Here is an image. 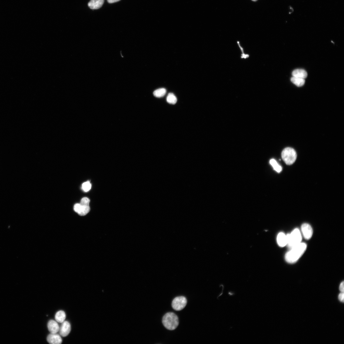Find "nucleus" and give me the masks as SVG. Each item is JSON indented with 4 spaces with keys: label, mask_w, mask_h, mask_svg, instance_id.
<instances>
[{
    "label": "nucleus",
    "mask_w": 344,
    "mask_h": 344,
    "mask_svg": "<svg viewBox=\"0 0 344 344\" xmlns=\"http://www.w3.org/2000/svg\"><path fill=\"white\" fill-rule=\"evenodd\" d=\"M307 245L305 243H301L290 248L285 255L286 261L290 264H293L297 261L306 250Z\"/></svg>",
    "instance_id": "f257e3e1"
},
{
    "label": "nucleus",
    "mask_w": 344,
    "mask_h": 344,
    "mask_svg": "<svg viewBox=\"0 0 344 344\" xmlns=\"http://www.w3.org/2000/svg\"><path fill=\"white\" fill-rule=\"evenodd\" d=\"M162 323L166 329L173 330L176 329L179 325V318L174 313H168L163 316Z\"/></svg>",
    "instance_id": "f03ea898"
},
{
    "label": "nucleus",
    "mask_w": 344,
    "mask_h": 344,
    "mask_svg": "<svg viewBox=\"0 0 344 344\" xmlns=\"http://www.w3.org/2000/svg\"><path fill=\"white\" fill-rule=\"evenodd\" d=\"M287 245L288 247L291 248L301 243L302 236L298 228L294 229L292 232L286 235Z\"/></svg>",
    "instance_id": "7ed1b4c3"
},
{
    "label": "nucleus",
    "mask_w": 344,
    "mask_h": 344,
    "mask_svg": "<svg viewBox=\"0 0 344 344\" xmlns=\"http://www.w3.org/2000/svg\"><path fill=\"white\" fill-rule=\"evenodd\" d=\"M281 157L283 160L287 165H291L295 162L297 155L294 149L288 147L283 151Z\"/></svg>",
    "instance_id": "20e7f679"
},
{
    "label": "nucleus",
    "mask_w": 344,
    "mask_h": 344,
    "mask_svg": "<svg viewBox=\"0 0 344 344\" xmlns=\"http://www.w3.org/2000/svg\"><path fill=\"white\" fill-rule=\"evenodd\" d=\"M187 303L186 298L184 296L177 297L174 299L172 303L173 308L176 311H179L183 309Z\"/></svg>",
    "instance_id": "39448f33"
},
{
    "label": "nucleus",
    "mask_w": 344,
    "mask_h": 344,
    "mask_svg": "<svg viewBox=\"0 0 344 344\" xmlns=\"http://www.w3.org/2000/svg\"><path fill=\"white\" fill-rule=\"evenodd\" d=\"M301 230L306 239L309 240L312 238L313 234V229L309 224L307 223L303 224L301 226Z\"/></svg>",
    "instance_id": "423d86ee"
},
{
    "label": "nucleus",
    "mask_w": 344,
    "mask_h": 344,
    "mask_svg": "<svg viewBox=\"0 0 344 344\" xmlns=\"http://www.w3.org/2000/svg\"><path fill=\"white\" fill-rule=\"evenodd\" d=\"M71 325L68 321H64L59 327V332L60 335L63 337L68 335L71 331Z\"/></svg>",
    "instance_id": "0eeeda50"
},
{
    "label": "nucleus",
    "mask_w": 344,
    "mask_h": 344,
    "mask_svg": "<svg viewBox=\"0 0 344 344\" xmlns=\"http://www.w3.org/2000/svg\"><path fill=\"white\" fill-rule=\"evenodd\" d=\"M47 341L50 344H60L62 342L60 336L57 333H51L47 337Z\"/></svg>",
    "instance_id": "6e6552de"
},
{
    "label": "nucleus",
    "mask_w": 344,
    "mask_h": 344,
    "mask_svg": "<svg viewBox=\"0 0 344 344\" xmlns=\"http://www.w3.org/2000/svg\"><path fill=\"white\" fill-rule=\"evenodd\" d=\"M48 328L51 333H57L59 331V326L57 322L54 320H50L49 321Z\"/></svg>",
    "instance_id": "1a4fd4ad"
},
{
    "label": "nucleus",
    "mask_w": 344,
    "mask_h": 344,
    "mask_svg": "<svg viewBox=\"0 0 344 344\" xmlns=\"http://www.w3.org/2000/svg\"><path fill=\"white\" fill-rule=\"evenodd\" d=\"M104 0H91L88 4L89 8L92 9H97L102 7Z\"/></svg>",
    "instance_id": "9d476101"
},
{
    "label": "nucleus",
    "mask_w": 344,
    "mask_h": 344,
    "mask_svg": "<svg viewBox=\"0 0 344 344\" xmlns=\"http://www.w3.org/2000/svg\"><path fill=\"white\" fill-rule=\"evenodd\" d=\"M277 242L278 245L281 247H284L287 245L286 235L284 233L280 232L278 235Z\"/></svg>",
    "instance_id": "9b49d317"
},
{
    "label": "nucleus",
    "mask_w": 344,
    "mask_h": 344,
    "mask_svg": "<svg viewBox=\"0 0 344 344\" xmlns=\"http://www.w3.org/2000/svg\"><path fill=\"white\" fill-rule=\"evenodd\" d=\"M293 77L306 78L308 76V73L304 70L302 69H297L294 70L292 73Z\"/></svg>",
    "instance_id": "f8f14e48"
},
{
    "label": "nucleus",
    "mask_w": 344,
    "mask_h": 344,
    "mask_svg": "<svg viewBox=\"0 0 344 344\" xmlns=\"http://www.w3.org/2000/svg\"><path fill=\"white\" fill-rule=\"evenodd\" d=\"M291 81L293 84L298 87L303 86L305 83V79L298 77H293L291 78Z\"/></svg>",
    "instance_id": "ddd939ff"
},
{
    "label": "nucleus",
    "mask_w": 344,
    "mask_h": 344,
    "mask_svg": "<svg viewBox=\"0 0 344 344\" xmlns=\"http://www.w3.org/2000/svg\"><path fill=\"white\" fill-rule=\"evenodd\" d=\"M66 317V314L64 312L61 310L57 313L55 315V318L56 321L62 323L64 321Z\"/></svg>",
    "instance_id": "4468645a"
},
{
    "label": "nucleus",
    "mask_w": 344,
    "mask_h": 344,
    "mask_svg": "<svg viewBox=\"0 0 344 344\" xmlns=\"http://www.w3.org/2000/svg\"><path fill=\"white\" fill-rule=\"evenodd\" d=\"M90 210L89 206H85L81 205L79 210L77 213L81 216H84L89 213Z\"/></svg>",
    "instance_id": "2eb2a0df"
},
{
    "label": "nucleus",
    "mask_w": 344,
    "mask_h": 344,
    "mask_svg": "<svg viewBox=\"0 0 344 344\" xmlns=\"http://www.w3.org/2000/svg\"><path fill=\"white\" fill-rule=\"evenodd\" d=\"M270 164L273 167L274 170L276 172L280 173L282 171V168L277 162L274 159H272L270 160Z\"/></svg>",
    "instance_id": "dca6fc26"
},
{
    "label": "nucleus",
    "mask_w": 344,
    "mask_h": 344,
    "mask_svg": "<svg viewBox=\"0 0 344 344\" xmlns=\"http://www.w3.org/2000/svg\"><path fill=\"white\" fill-rule=\"evenodd\" d=\"M166 92V90L164 88H161L155 91L153 95L157 98H161L164 96Z\"/></svg>",
    "instance_id": "f3484780"
},
{
    "label": "nucleus",
    "mask_w": 344,
    "mask_h": 344,
    "mask_svg": "<svg viewBox=\"0 0 344 344\" xmlns=\"http://www.w3.org/2000/svg\"><path fill=\"white\" fill-rule=\"evenodd\" d=\"M167 101L168 103L170 104L174 105L176 104L177 99L174 94L172 93L168 94L167 97Z\"/></svg>",
    "instance_id": "a211bd4d"
},
{
    "label": "nucleus",
    "mask_w": 344,
    "mask_h": 344,
    "mask_svg": "<svg viewBox=\"0 0 344 344\" xmlns=\"http://www.w3.org/2000/svg\"><path fill=\"white\" fill-rule=\"evenodd\" d=\"M92 185L89 181L84 183L82 185V188L84 191L85 192L89 191L91 188Z\"/></svg>",
    "instance_id": "6ab92c4d"
},
{
    "label": "nucleus",
    "mask_w": 344,
    "mask_h": 344,
    "mask_svg": "<svg viewBox=\"0 0 344 344\" xmlns=\"http://www.w3.org/2000/svg\"><path fill=\"white\" fill-rule=\"evenodd\" d=\"M90 202V200L89 198L84 197L81 200L80 204L82 205L89 206Z\"/></svg>",
    "instance_id": "aec40b11"
},
{
    "label": "nucleus",
    "mask_w": 344,
    "mask_h": 344,
    "mask_svg": "<svg viewBox=\"0 0 344 344\" xmlns=\"http://www.w3.org/2000/svg\"><path fill=\"white\" fill-rule=\"evenodd\" d=\"M344 293H341L339 294V300L341 302H344Z\"/></svg>",
    "instance_id": "412c9836"
},
{
    "label": "nucleus",
    "mask_w": 344,
    "mask_h": 344,
    "mask_svg": "<svg viewBox=\"0 0 344 344\" xmlns=\"http://www.w3.org/2000/svg\"><path fill=\"white\" fill-rule=\"evenodd\" d=\"M339 289H340V290L343 293V292H344V282H343L341 283V284L340 285V287H339Z\"/></svg>",
    "instance_id": "4be33fe9"
},
{
    "label": "nucleus",
    "mask_w": 344,
    "mask_h": 344,
    "mask_svg": "<svg viewBox=\"0 0 344 344\" xmlns=\"http://www.w3.org/2000/svg\"><path fill=\"white\" fill-rule=\"evenodd\" d=\"M120 1V0H107V2L109 3H113L116 2Z\"/></svg>",
    "instance_id": "5701e85b"
},
{
    "label": "nucleus",
    "mask_w": 344,
    "mask_h": 344,
    "mask_svg": "<svg viewBox=\"0 0 344 344\" xmlns=\"http://www.w3.org/2000/svg\"><path fill=\"white\" fill-rule=\"evenodd\" d=\"M249 56L248 55H245L244 53H242L241 57V58H244L245 59L247 58Z\"/></svg>",
    "instance_id": "b1692460"
},
{
    "label": "nucleus",
    "mask_w": 344,
    "mask_h": 344,
    "mask_svg": "<svg viewBox=\"0 0 344 344\" xmlns=\"http://www.w3.org/2000/svg\"><path fill=\"white\" fill-rule=\"evenodd\" d=\"M228 295L230 296H232L235 295L234 292L231 291H228Z\"/></svg>",
    "instance_id": "393cba45"
},
{
    "label": "nucleus",
    "mask_w": 344,
    "mask_h": 344,
    "mask_svg": "<svg viewBox=\"0 0 344 344\" xmlns=\"http://www.w3.org/2000/svg\"><path fill=\"white\" fill-rule=\"evenodd\" d=\"M238 45H239V47H240V49H241V52H242V53H244V50H243V49H242V47H241V46H240V43H239V42H238Z\"/></svg>",
    "instance_id": "a878e982"
},
{
    "label": "nucleus",
    "mask_w": 344,
    "mask_h": 344,
    "mask_svg": "<svg viewBox=\"0 0 344 344\" xmlns=\"http://www.w3.org/2000/svg\"><path fill=\"white\" fill-rule=\"evenodd\" d=\"M252 1L254 2H256L258 1V0H252Z\"/></svg>",
    "instance_id": "bb28decb"
}]
</instances>
